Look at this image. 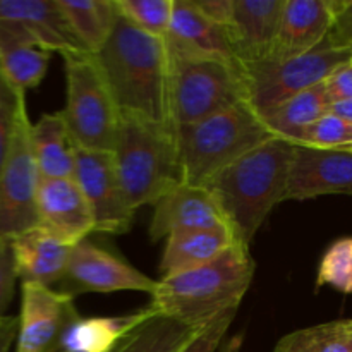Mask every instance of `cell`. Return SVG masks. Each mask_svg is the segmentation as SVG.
Instances as JSON below:
<instances>
[{"mask_svg":"<svg viewBox=\"0 0 352 352\" xmlns=\"http://www.w3.org/2000/svg\"><path fill=\"white\" fill-rule=\"evenodd\" d=\"M95 58L120 113L174 127L165 40L138 30L119 14L112 34Z\"/></svg>","mask_w":352,"mask_h":352,"instance_id":"6da1fadb","label":"cell"},{"mask_svg":"<svg viewBox=\"0 0 352 352\" xmlns=\"http://www.w3.org/2000/svg\"><path fill=\"white\" fill-rule=\"evenodd\" d=\"M294 146L282 138H270L205 184L243 246L250 248L275 206L285 201Z\"/></svg>","mask_w":352,"mask_h":352,"instance_id":"7a4b0ae2","label":"cell"},{"mask_svg":"<svg viewBox=\"0 0 352 352\" xmlns=\"http://www.w3.org/2000/svg\"><path fill=\"white\" fill-rule=\"evenodd\" d=\"M254 270L250 248L236 243L203 267L162 277L150 305L186 325L203 327L215 316L239 308Z\"/></svg>","mask_w":352,"mask_h":352,"instance_id":"3957f363","label":"cell"},{"mask_svg":"<svg viewBox=\"0 0 352 352\" xmlns=\"http://www.w3.org/2000/svg\"><path fill=\"white\" fill-rule=\"evenodd\" d=\"M112 153L134 210L155 205L165 192L184 182L175 127L120 113Z\"/></svg>","mask_w":352,"mask_h":352,"instance_id":"277c9868","label":"cell"},{"mask_svg":"<svg viewBox=\"0 0 352 352\" xmlns=\"http://www.w3.org/2000/svg\"><path fill=\"white\" fill-rule=\"evenodd\" d=\"M274 138L250 102L175 129L182 181L205 186L219 172Z\"/></svg>","mask_w":352,"mask_h":352,"instance_id":"5b68a950","label":"cell"},{"mask_svg":"<svg viewBox=\"0 0 352 352\" xmlns=\"http://www.w3.org/2000/svg\"><path fill=\"white\" fill-rule=\"evenodd\" d=\"M243 102H250L243 62L168 54V103L175 129Z\"/></svg>","mask_w":352,"mask_h":352,"instance_id":"8992f818","label":"cell"},{"mask_svg":"<svg viewBox=\"0 0 352 352\" xmlns=\"http://www.w3.org/2000/svg\"><path fill=\"white\" fill-rule=\"evenodd\" d=\"M67 100L62 110L76 146L113 151L120 110L93 54L64 55Z\"/></svg>","mask_w":352,"mask_h":352,"instance_id":"52a82bcc","label":"cell"},{"mask_svg":"<svg viewBox=\"0 0 352 352\" xmlns=\"http://www.w3.org/2000/svg\"><path fill=\"white\" fill-rule=\"evenodd\" d=\"M351 60V48L333 47L325 38L318 48L299 57L243 64L248 98L263 117L292 96L325 82L337 67Z\"/></svg>","mask_w":352,"mask_h":352,"instance_id":"ba28073f","label":"cell"},{"mask_svg":"<svg viewBox=\"0 0 352 352\" xmlns=\"http://www.w3.org/2000/svg\"><path fill=\"white\" fill-rule=\"evenodd\" d=\"M31 126L24 105L12 146L0 170V236L10 239L40 226L38 189L41 177L33 155Z\"/></svg>","mask_w":352,"mask_h":352,"instance_id":"9c48e42d","label":"cell"},{"mask_svg":"<svg viewBox=\"0 0 352 352\" xmlns=\"http://www.w3.org/2000/svg\"><path fill=\"white\" fill-rule=\"evenodd\" d=\"M74 181L91 210L95 232L119 236L131 229L136 210L124 191L112 151L76 148Z\"/></svg>","mask_w":352,"mask_h":352,"instance_id":"30bf717a","label":"cell"},{"mask_svg":"<svg viewBox=\"0 0 352 352\" xmlns=\"http://www.w3.org/2000/svg\"><path fill=\"white\" fill-rule=\"evenodd\" d=\"M60 292L78 294H110V292H146L153 294L158 280L134 268L122 258L81 241L71 251L67 270L58 282Z\"/></svg>","mask_w":352,"mask_h":352,"instance_id":"8fae6325","label":"cell"},{"mask_svg":"<svg viewBox=\"0 0 352 352\" xmlns=\"http://www.w3.org/2000/svg\"><path fill=\"white\" fill-rule=\"evenodd\" d=\"M79 316L72 296L47 285L23 284L17 352H58L65 332Z\"/></svg>","mask_w":352,"mask_h":352,"instance_id":"7c38bea8","label":"cell"},{"mask_svg":"<svg viewBox=\"0 0 352 352\" xmlns=\"http://www.w3.org/2000/svg\"><path fill=\"white\" fill-rule=\"evenodd\" d=\"M327 195H352V151L296 144L285 201Z\"/></svg>","mask_w":352,"mask_h":352,"instance_id":"4fadbf2b","label":"cell"},{"mask_svg":"<svg viewBox=\"0 0 352 352\" xmlns=\"http://www.w3.org/2000/svg\"><path fill=\"white\" fill-rule=\"evenodd\" d=\"M220 227L229 229V223L212 192L205 186L182 182L157 199L148 234L151 241H160L184 230Z\"/></svg>","mask_w":352,"mask_h":352,"instance_id":"5bb4252c","label":"cell"},{"mask_svg":"<svg viewBox=\"0 0 352 352\" xmlns=\"http://www.w3.org/2000/svg\"><path fill=\"white\" fill-rule=\"evenodd\" d=\"M40 226L76 246L95 232V220L78 182L72 179H41L38 189Z\"/></svg>","mask_w":352,"mask_h":352,"instance_id":"9a60e30c","label":"cell"},{"mask_svg":"<svg viewBox=\"0 0 352 352\" xmlns=\"http://www.w3.org/2000/svg\"><path fill=\"white\" fill-rule=\"evenodd\" d=\"M165 47L172 55L237 60L229 28L206 19L191 0H174V12Z\"/></svg>","mask_w":352,"mask_h":352,"instance_id":"2e32d148","label":"cell"},{"mask_svg":"<svg viewBox=\"0 0 352 352\" xmlns=\"http://www.w3.org/2000/svg\"><path fill=\"white\" fill-rule=\"evenodd\" d=\"M336 19L333 0H287L274 50L267 60H285L323 43Z\"/></svg>","mask_w":352,"mask_h":352,"instance_id":"e0dca14e","label":"cell"},{"mask_svg":"<svg viewBox=\"0 0 352 352\" xmlns=\"http://www.w3.org/2000/svg\"><path fill=\"white\" fill-rule=\"evenodd\" d=\"M287 0H234L229 28L234 50L243 64L267 60L274 50Z\"/></svg>","mask_w":352,"mask_h":352,"instance_id":"ac0fdd59","label":"cell"},{"mask_svg":"<svg viewBox=\"0 0 352 352\" xmlns=\"http://www.w3.org/2000/svg\"><path fill=\"white\" fill-rule=\"evenodd\" d=\"M0 19L21 24L50 54H89L72 31L58 0H0Z\"/></svg>","mask_w":352,"mask_h":352,"instance_id":"d6986e66","label":"cell"},{"mask_svg":"<svg viewBox=\"0 0 352 352\" xmlns=\"http://www.w3.org/2000/svg\"><path fill=\"white\" fill-rule=\"evenodd\" d=\"M12 248L17 275L23 284L52 287L64 277L74 246L45 227L36 226L12 237Z\"/></svg>","mask_w":352,"mask_h":352,"instance_id":"ffe728a7","label":"cell"},{"mask_svg":"<svg viewBox=\"0 0 352 352\" xmlns=\"http://www.w3.org/2000/svg\"><path fill=\"white\" fill-rule=\"evenodd\" d=\"M50 52L14 21L0 19V69L17 89L36 88L47 74Z\"/></svg>","mask_w":352,"mask_h":352,"instance_id":"44dd1931","label":"cell"},{"mask_svg":"<svg viewBox=\"0 0 352 352\" xmlns=\"http://www.w3.org/2000/svg\"><path fill=\"white\" fill-rule=\"evenodd\" d=\"M151 305L119 316H79L67 329L58 352H113L138 327L157 315Z\"/></svg>","mask_w":352,"mask_h":352,"instance_id":"7402d4cb","label":"cell"},{"mask_svg":"<svg viewBox=\"0 0 352 352\" xmlns=\"http://www.w3.org/2000/svg\"><path fill=\"white\" fill-rule=\"evenodd\" d=\"M236 243V237L226 227L172 234L165 239L160 261L162 277H170L203 267L226 253Z\"/></svg>","mask_w":352,"mask_h":352,"instance_id":"603a6c76","label":"cell"},{"mask_svg":"<svg viewBox=\"0 0 352 352\" xmlns=\"http://www.w3.org/2000/svg\"><path fill=\"white\" fill-rule=\"evenodd\" d=\"M31 144L41 179H72L76 170V143L64 113H45L31 126Z\"/></svg>","mask_w":352,"mask_h":352,"instance_id":"cb8c5ba5","label":"cell"},{"mask_svg":"<svg viewBox=\"0 0 352 352\" xmlns=\"http://www.w3.org/2000/svg\"><path fill=\"white\" fill-rule=\"evenodd\" d=\"M330 107H332V100L327 93L325 82H322L289 98L287 102L278 105L261 119L274 136L296 144L299 134L313 122H316L320 117L327 116L330 112Z\"/></svg>","mask_w":352,"mask_h":352,"instance_id":"d4e9b609","label":"cell"},{"mask_svg":"<svg viewBox=\"0 0 352 352\" xmlns=\"http://www.w3.org/2000/svg\"><path fill=\"white\" fill-rule=\"evenodd\" d=\"M72 31L89 54H98L117 23L116 0H58Z\"/></svg>","mask_w":352,"mask_h":352,"instance_id":"484cf974","label":"cell"},{"mask_svg":"<svg viewBox=\"0 0 352 352\" xmlns=\"http://www.w3.org/2000/svg\"><path fill=\"white\" fill-rule=\"evenodd\" d=\"M201 327H191L167 315L151 316L124 339L113 352H182Z\"/></svg>","mask_w":352,"mask_h":352,"instance_id":"4316f807","label":"cell"},{"mask_svg":"<svg viewBox=\"0 0 352 352\" xmlns=\"http://www.w3.org/2000/svg\"><path fill=\"white\" fill-rule=\"evenodd\" d=\"M117 12L144 33L165 40L174 12V0H116Z\"/></svg>","mask_w":352,"mask_h":352,"instance_id":"83f0119b","label":"cell"},{"mask_svg":"<svg viewBox=\"0 0 352 352\" xmlns=\"http://www.w3.org/2000/svg\"><path fill=\"white\" fill-rule=\"evenodd\" d=\"M330 285L342 294H352V237H342L329 246L320 261L316 287Z\"/></svg>","mask_w":352,"mask_h":352,"instance_id":"f1b7e54d","label":"cell"},{"mask_svg":"<svg viewBox=\"0 0 352 352\" xmlns=\"http://www.w3.org/2000/svg\"><path fill=\"white\" fill-rule=\"evenodd\" d=\"M26 93L17 89L0 69V170L7 160L14 134H16L17 119L26 105Z\"/></svg>","mask_w":352,"mask_h":352,"instance_id":"f546056e","label":"cell"},{"mask_svg":"<svg viewBox=\"0 0 352 352\" xmlns=\"http://www.w3.org/2000/svg\"><path fill=\"white\" fill-rule=\"evenodd\" d=\"M296 144L311 148H347L352 144V126L329 112L299 134Z\"/></svg>","mask_w":352,"mask_h":352,"instance_id":"4dcf8cb0","label":"cell"},{"mask_svg":"<svg viewBox=\"0 0 352 352\" xmlns=\"http://www.w3.org/2000/svg\"><path fill=\"white\" fill-rule=\"evenodd\" d=\"M313 352H352V318L306 329Z\"/></svg>","mask_w":352,"mask_h":352,"instance_id":"1f68e13d","label":"cell"},{"mask_svg":"<svg viewBox=\"0 0 352 352\" xmlns=\"http://www.w3.org/2000/svg\"><path fill=\"white\" fill-rule=\"evenodd\" d=\"M237 308L229 309V311L222 313V315L215 316L210 320L208 323L201 327L195 339L186 346L182 352H217L220 344H222L223 337H226L227 330L232 325L234 318H236Z\"/></svg>","mask_w":352,"mask_h":352,"instance_id":"d6a6232c","label":"cell"},{"mask_svg":"<svg viewBox=\"0 0 352 352\" xmlns=\"http://www.w3.org/2000/svg\"><path fill=\"white\" fill-rule=\"evenodd\" d=\"M19 278L14 256L12 239L0 236V320L6 318L16 291V280Z\"/></svg>","mask_w":352,"mask_h":352,"instance_id":"836d02e7","label":"cell"},{"mask_svg":"<svg viewBox=\"0 0 352 352\" xmlns=\"http://www.w3.org/2000/svg\"><path fill=\"white\" fill-rule=\"evenodd\" d=\"M336 19L327 41L333 47L352 50V0H333Z\"/></svg>","mask_w":352,"mask_h":352,"instance_id":"e575fe53","label":"cell"},{"mask_svg":"<svg viewBox=\"0 0 352 352\" xmlns=\"http://www.w3.org/2000/svg\"><path fill=\"white\" fill-rule=\"evenodd\" d=\"M325 88L332 103L352 100V60L337 67L327 78Z\"/></svg>","mask_w":352,"mask_h":352,"instance_id":"d590c367","label":"cell"},{"mask_svg":"<svg viewBox=\"0 0 352 352\" xmlns=\"http://www.w3.org/2000/svg\"><path fill=\"white\" fill-rule=\"evenodd\" d=\"M191 2L212 23L223 28L232 26L234 0H191Z\"/></svg>","mask_w":352,"mask_h":352,"instance_id":"8d00e7d4","label":"cell"},{"mask_svg":"<svg viewBox=\"0 0 352 352\" xmlns=\"http://www.w3.org/2000/svg\"><path fill=\"white\" fill-rule=\"evenodd\" d=\"M274 352H313L306 329L296 330V332L289 333L284 339L278 340Z\"/></svg>","mask_w":352,"mask_h":352,"instance_id":"74e56055","label":"cell"},{"mask_svg":"<svg viewBox=\"0 0 352 352\" xmlns=\"http://www.w3.org/2000/svg\"><path fill=\"white\" fill-rule=\"evenodd\" d=\"M19 333V316H6L0 320V352H9Z\"/></svg>","mask_w":352,"mask_h":352,"instance_id":"f35d334b","label":"cell"},{"mask_svg":"<svg viewBox=\"0 0 352 352\" xmlns=\"http://www.w3.org/2000/svg\"><path fill=\"white\" fill-rule=\"evenodd\" d=\"M330 112H332L333 116L340 117V119L346 120L347 124H351L352 126V100L332 103V107H330Z\"/></svg>","mask_w":352,"mask_h":352,"instance_id":"ab89813d","label":"cell"},{"mask_svg":"<svg viewBox=\"0 0 352 352\" xmlns=\"http://www.w3.org/2000/svg\"><path fill=\"white\" fill-rule=\"evenodd\" d=\"M346 150H349V151H352V144H351V146H347V148H346Z\"/></svg>","mask_w":352,"mask_h":352,"instance_id":"60d3db41","label":"cell"}]
</instances>
